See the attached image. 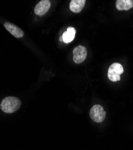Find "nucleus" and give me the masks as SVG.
I'll return each instance as SVG.
<instances>
[{"instance_id":"6e6552de","label":"nucleus","mask_w":133,"mask_h":150,"mask_svg":"<svg viewBox=\"0 0 133 150\" xmlns=\"http://www.w3.org/2000/svg\"><path fill=\"white\" fill-rule=\"evenodd\" d=\"M116 7L118 10H129L133 7L132 0H117Z\"/></svg>"},{"instance_id":"9d476101","label":"nucleus","mask_w":133,"mask_h":150,"mask_svg":"<svg viewBox=\"0 0 133 150\" xmlns=\"http://www.w3.org/2000/svg\"><path fill=\"white\" fill-rule=\"evenodd\" d=\"M59 40H60V41H61V42H63V37L62 36L60 37Z\"/></svg>"},{"instance_id":"f257e3e1","label":"nucleus","mask_w":133,"mask_h":150,"mask_svg":"<svg viewBox=\"0 0 133 150\" xmlns=\"http://www.w3.org/2000/svg\"><path fill=\"white\" fill-rule=\"evenodd\" d=\"M21 106L20 100L15 97H5L1 102L0 108L7 114H11L16 112Z\"/></svg>"},{"instance_id":"20e7f679","label":"nucleus","mask_w":133,"mask_h":150,"mask_svg":"<svg viewBox=\"0 0 133 150\" xmlns=\"http://www.w3.org/2000/svg\"><path fill=\"white\" fill-rule=\"evenodd\" d=\"M87 57V48L82 45L76 46L73 49V60L75 63L80 64L84 61Z\"/></svg>"},{"instance_id":"f03ea898","label":"nucleus","mask_w":133,"mask_h":150,"mask_svg":"<svg viewBox=\"0 0 133 150\" xmlns=\"http://www.w3.org/2000/svg\"><path fill=\"white\" fill-rule=\"evenodd\" d=\"M124 68L122 66L115 62L112 64L108 70L107 76L110 81L112 82H117L120 80V74L124 73Z\"/></svg>"},{"instance_id":"39448f33","label":"nucleus","mask_w":133,"mask_h":150,"mask_svg":"<svg viewBox=\"0 0 133 150\" xmlns=\"http://www.w3.org/2000/svg\"><path fill=\"white\" fill-rule=\"evenodd\" d=\"M51 1L49 0L40 1L34 8V13L38 16H43L49 11L51 7Z\"/></svg>"},{"instance_id":"423d86ee","label":"nucleus","mask_w":133,"mask_h":150,"mask_svg":"<svg viewBox=\"0 0 133 150\" xmlns=\"http://www.w3.org/2000/svg\"><path fill=\"white\" fill-rule=\"evenodd\" d=\"M4 26L6 29L11 34L13 35L16 38L19 39L22 38L24 35V32L18 26L15 25V24L6 22L4 23Z\"/></svg>"},{"instance_id":"1a4fd4ad","label":"nucleus","mask_w":133,"mask_h":150,"mask_svg":"<svg viewBox=\"0 0 133 150\" xmlns=\"http://www.w3.org/2000/svg\"><path fill=\"white\" fill-rule=\"evenodd\" d=\"M76 33V31L75 28L68 27L67 31H65L62 35L63 42L65 43H69L71 42L75 39Z\"/></svg>"},{"instance_id":"7ed1b4c3","label":"nucleus","mask_w":133,"mask_h":150,"mask_svg":"<svg viewBox=\"0 0 133 150\" xmlns=\"http://www.w3.org/2000/svg\"><path fill=\"white\" fill-rule=\"evenodd\" d=\"M89 115L92 121L99 123L103 122L105 120L106 112L102 106L95 105L91 108L89 111Z\"/></svg>"},{"instance_id":"0eeeda50","label":"nucleus","mask_w":133,"mask_h":150,"mask_svg":"<svg viewBox=\"0 0 133 150\" xmlns=\"http://www.w3.org/2000/svg\"><path fill=\"white\" fill-rule=\"evenodd\" d=\"M85 0H72L70 3V9L74 13H79L85 5Z\"/></svg>"}]
</instances>
